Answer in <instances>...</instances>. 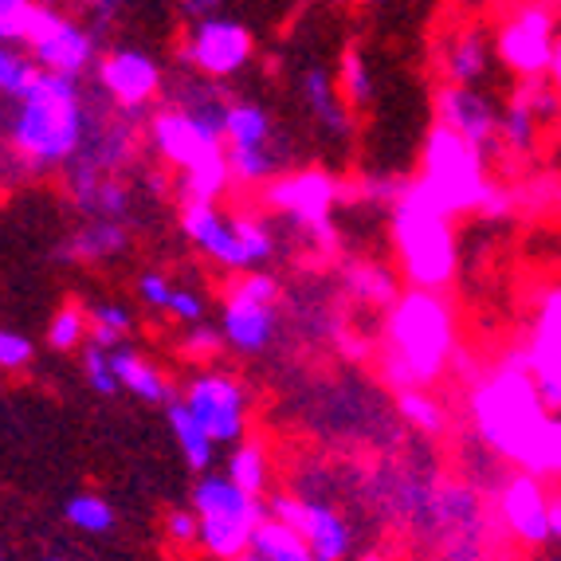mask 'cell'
<instances>
[{
  "label": "cell",
  "instance_id": "cell-1",
  "mask_svg": "<svg viewBox=\"0 0 561 561\" xmlns=\"http://www.w3.org/2000/svg\"><path fill=\"white\" fill-rule=\"evenodd\" d=\"M385 381L393 389H428L456 357V310L444 290L409 287L389 302Z\"/></svg>",
  "mask_w": 561,
  "mask_h": 561
},
{
  "label": "cell",
  "instance_id": "cell-2",
  "mask_svg": "<svg viewBox=\"0 0 561 561\" xmlns=\"http://www.w3.org/2000/svg\"><path fill=\"white\" fill-rule=\"evenodd\" d=\"M471 421L483 448L491 456L506 459V463H523L526 451L542 440V432L558 421V412H550L534 389L530 374H526L523 346L511 350L503 362L471 389Z\"/></svg>",
  "mask_w": 561,
  "mask_h": 561
},
{
  "label": "cell",
  "instance_id": "cell-3",
  "mask_svg": "<svg viewBox=\"0 0 561 561\" xmlns=\"http://www.w3.org/2000/svg\"><path fill=\"white\" fill-rule=\"evenodd\" d=\"M12 118V150L32 169H56L76 158L87 138L91 114H87L79 79L39 71L36 83L16 99Z\"/></svg>",
  "mask_w": 561,
  "mask_h": 561
},
{
  "label": "cell",
  "instance_id": "cell-4",
  "mask_svg": "<svg viewBox=\"0 0 561 561\" xmlns=\"http://www.w3.org/2000/svg\"><path fill=\"white\" fill-rule=\"evenodd\" d=\"M393 243L397 263L409 287L448 290L459 272V243L451 216L432 205L416 181H404L393 201Z\"/></svg>",
  "mask_w": 561,
  "mask_h": 561
},
{
  "label": "cell",
  "instance_id": "cell-5",
  "mask_svg": "<svg viewBox=\"0 0 561 561\" xmlns=\"http://www.w3.org/2000/svg\"><path fill=\"white\" fill-rule=\"evenodd\" d=\"M416 185L451 220L463 213H479L486 185H491L486 158L479 150H471L459 134L444 130V126H432L421 150V178H416Z\"/></svg>",
  "mask_w": 561,
  "mask_h": 561
},
{
  "label": "cell",
  "instance_id": "cell-6",
  "mask_svg": "<svg viewBox=\"0 0 561 561\" xmlns=\"http://www.w3.org/2000/svg\"><path fill=\"white\" fill-rule=\"evenodd\" d=\"M197 515V546L216 561H240L252 542V530L263 523V499L243 495L240 486L225 476H201L193 486V506Z\"/></svg>",
  "mask_w": 561,
  "mask_h": 561
},
{
  "label": "cell",
  "instance_id": "cell-7",
  "mask_svg": "<svg viewBox=\"0 0 561 561\" xmlns=\"http://www.w3.org/2000/svg\"><path fill=\"white\" fill-rule=\"evenodd\" d=\"M495 56L511 76L558 83L561 39L553 0H523L518 9L506 12L495 32Z\"/></svg>",
  "mask_w": 561,
  "mask_h": 561
},
{
  "label": "cell",
  "instance_id": "cell-8",
  "mask_svg": "<svg viewBox=\"0 0 561 561\" xmlns=\"http://www.w3.org/2000/svg\"><path fill=\"white\" fill-rule=\"evenodd\" d=\"M201 99H185L150 118V141L161 161L173 169H193L197 161L225 153V138H220V114L225 103H216L213 91L201 87Z\"/></svg>",
  "mask_w": 561,
  "mask_h": 561
},
{
  "label": "cell",
  "instance_id": "cell-9",
  "mask_svg": "<svg viewBox=\"0 0 561 561\" xmlns=\"http://www.w3.org/2000/svg\"><path fill=\"white\" fill-rule=\"evenodd\" d=\"M220 138H225L228 178L240 185H267L279 169L272 114L255 103H225L220 114Z\"/></svg>",
  "mask_w": 561,
  "mask_h": 561
},
{
  "label": "cell",
  "instance_id": "cell-10",
  "mask_svg": "<svg viewBox=\"0 0 561 561\" xmlns=\"http://www.w3.org/2000/svg\"><path fill=\"white\" fill-rule=\"evenodd\" d=\"M24 47H28V59L39 71H51V76H67V79H79L99 59V36L87 24L59 12L56 4H44V0L32 12V24L24 32Z\"/></svg>",
  "mask_w": 561,
  "mask_h": 561
},
{
  "label": "cell",
  "instance_id": "cell-11",
  "mask_svg": "<svg viewBox=\"0 0 561 561\" xmlns=\"http://www.w3.org/2000/svg\"><path fill=\"white\" fill-rule=\"evenodd\" d=\"M275 299H279V283L267 272H248L225 299V314H220V342L236 354H263L272 346L275 330H279V314H275Z\"/></svg>",
  "mask_w": 561,
  "mask_h": 561
},
{
  "label": "cell",
  "instance_id": "cell-12",
  "mask_svg": "<svg viewBox=\"0 0 561 561\" xmlns=\"http://www.w3.org/2000/svg\"><path fill=\"white\" fill-rule=\"evenodd\" d=\"M337 197H342V185L330 178L327 169H295V173H283L263 185V201L272 213H279L290 225L307 228L314 236V243H334V213Z\"/></svg>",
  "mask_w": 561,
  "mask_h": 561
},
{
  "label": "cell",
  "instance_id": "cell-13",
  "mask_svg": "<svg viewBox=\"0 0 561 561\" xmlns=\"http://www.w3.org/2000/svg\"><path fill=\"white\" fill-rule=\"evenodd\" d=\"M213 444H240L248 432V389L225 369H197L178 397Z\"/></svg>",
  "mask_w": 561,
  "mask_h": 561
},
{
  "label": "cell",
  "instance_id": "cell-14",
  "mask_svg": "<svg viewBox=\"0 0 561 561\" xmlns=\"http://www.w3.org/2000/svg\"><path fill=\"white\" fill-rule=\"evenodd\" d=\"M255 39L240 20L228 16H201L193 20L185 44H181V64L193 67L205 79H232L252 64Z\"/></svg>",
  "mask_w": 561,
  "mask_h": 561
},
{
  "label": "cell",
  "instance_id": "cell-15",
  "mask_svg": "<svg viewBox=\"0 0 561 561\" xmlns=\"http://www.w3.org/2000/svg\"><path fill=\"white\" fill-rule=\"evenodd\" d=\"M263 511L299 534L314 561H346L350 550H354V534H350V523L337 515L330 503H322V499L272 495L267 503H263Z\"/></svg>",
  "mask_w": 561,
  "mask_h": 561
},
{
  "label": "cell",
  "instance_id": "cell-16",
  "mask_svg": "<svg viewBox=\"0 0 561 561\" xmlns=\"http://www.w3.org/2000/svg\"><path fill=\"white\" fill-rule=\"evenodd\" d=\"M499 515H503L506 530L515 534L518 542L542 546L558 542L561 534V499L546 491L542 479L534 476H511L499 486Z\"/></svg>",
  "mask_w": 561,
  "mask_h": 561
},
{
  "label": "cell",
  "instance_id": "cell-17",
  "mask_svg": "<svg viewBox=\"0 0 561 561\" xmlns=\"http://www.w3.org/2000/svg\"><path fill=\"white\" fill-rule=\"evenodd\" d=\"M523 357H526V374H530L542 404L550 412H558L561 409V287L558 283H550L542 290V299H538Z\"/></svg>",
  "mask_w": 561,
  "mask_h": 561
},
{
  "label": "cell",
  "instance_id": "cell-18",
  "mask_svg": "<svg viewBox=\"0 0 561 561\" xmlns=\"http://www.w3.org/2000/svg\"><path fill=\"white\" fill-rule=\"evenodd\" d=\"M436 126L459 134L483 158L499 150V106L486 94H479L476 87L444 83L436 91Z\"/></svg>",
  "mask_w": 561,
  "mask_h": 561
},
{
  "label": "cell",
  "instance_id": "cell-19",
  "mask_svg": "<svg viewBox=\"0 0 561 561\" xmlns=\"http://www.w3.org/2000/svg\"><path fill=\"white\" fill-rule=\"evenodd\" d=\"M542 114L546 122L558 114V83L523 79L506 111H499V146L506 153H534L542 138Z\"/></svg>",
  "mask_w": 561,
  "mask_h": 561
},
{
  "label": "cell",
  "instance_id": "cell-20",
  "mask_svg": "<svg viewBox=\"0 0 561 561\" xmlns=\"http://www.w3.org/2000/svg\"><path fill=\"white\" fill-rule=\"evenodd\" d=\"M161 83H165L161 79V64L150 51H138V47H118V51L103 56V64H99V87L126 114L153 103L161 94Z\"/></svg>",
  "mask_w": 561,
  "mask_h": 561
},
{
  "label": "cell",
  "instance_id": "cell-21",
  "mask_svg": "<svg viewBox=\"0 0 561 561\" xmlns=\"http://www.w3.org/2000/svg\"><path fill=\"white\" fill-rule=\"evenodd\" d=\"M181 228H185L188 243L197 252H205L213 263H220L228 272H252V263H248V255L240 248V236H236L232 213H220V208L205 205V201H185Z\"/></svg>",
  "mask_w": 561,
  "mask_h": 561
},
{
  "label": "cell",
  "instance_id": "cell-22",
  "mask_svg": "<svg viewBox=\"0 0 561 561\" xmlns=\"http://www.w3.org/2000/svg\"><path fill=\"white\" fill-rule=\"evenodd\" d=\"M440 71L451 87H476L491 71V39L479 24H468L444 39Z\"/></svg>",
  "mask_w": 561,
  "mask_h": 561
},
{
  "label": "cell",
  "instance_id": "cell-23",
  "mask_svg": "<svg viewBox=\"0 0 561 561\" xmlns=\"http://www.w3.org/2000/svg\"><path fill=\"white\" fill-rule=\"evenodd\" d=\"M302 103H307L310 118L319 122V130L330 141H350L354 138V111L342 103L334 79L322 71V67H310L302 76Z\"/></svg>",
  "mask_w": 561,
  "mask_h": 561
},
{
  "label": "cell",
  "instance_id": "cell-24",
  "mask_svg": "<svg viewBox=\"0 0 561 561\" xmlns=\"http://www.w3.org/2000/svg\"><path fill=\"white\" fill-rule=\"evenodd\" d=\"M111 369H114L118 389H126V393L138 397V401H146V404L173 401V385H169L165 374H161L153 362H146L138 350H126V346L111 350Z\"/></svg>",
  "mask_w": 561,
  "mask_h": 561
},
{
  "label": "cell",
  "instance_id": "cell-25",
  "mask_svg": "<svg viewBox=\"0 0 561 561\" xmlns=\"http://www.w3.org/2000/svg\"><path fill=\"white\" fill-rule=\"evenodd\" d=\"M126 248H130V228L122 225V220H87V225L64 243V255L79 263H103V260L122 255Z\"/></svg>",
  "mask_w": 561,
  "mask_h": 561
},
{
  "label": "cell",
  "instance_id": "cell-26",
  "mask_svg": "<svg viewBox=\"0 0 561 561\" xmlns=\"http://www.w3.org/2000/svg\"><path fill=\"white\" fill-rule=\"evenodd\" d=\"M248 558L252 561H314L299 534L283 526L279 518L263 515V523L252 530V542H248Z\"/></svg>",
  "mask_w": 561,
  "mask_h": 561
},
{
  "label": "cell",
  "instance_id": "cell-27",
  "mask_svg": "<svg viewBox=\"0 0 561 561\" xmlns=\"http://www.w3.org/2000/svg\"><path fill=\"white\" fill-rule=\"evenodd\" d=\"M165 421H169V428H173V440H178L185 463L193 471H201V476H205V471L213 468V459H216V444L205 436V428H201V424L188 416V409L178 401V397L165 404Z\"/></svg>",
  "mask_w": 561,
  "mask_h": 561
},
{
  "label": "cell",
  "instance_id": "cell-28",
  "mask_svg": "<svg viewBox=\"0 0 561 561\" xmlns=\"http://www.w3.org/2000/svg\"><path fill=\"white\" fill-rule=\"evenodd\" d=\"M228 483H236L243 495L263 499L267 486H272V463H267V451L263 444H232V456H228Z\"/></svg>",
  "mask_w": 561,
  "mask_h": 561
},
{
  "label": "cell",
  "instance_id": "cell-29",
  "mask_svg": "<svg viewBox=\"0 0 561 561\" xmlns=\"http://www.w3.org/2000/svg\"><path fill=\"white\" fill-rule=\"evenodd\" d=\"M134 334V310L122 302H94L87 310V346L118 350Z\"/></svg>",
  "mask_w": 561,
  "mask_h": 561
},
{
  "label": "cell",
  "instance_id": "cell-30",
  "mask_svg": "<svg viewBox=\"0 0 561 561\" xmlns=\"http://www.w3.org/2000/svg\"><path fill=\"white\" fill-rule=\"evenodd\" d=\"M71 197L91 220H126L130 216V188L122 185L118 178H99L87 188H79V193H71Z\"/></svg>",
  "mask_w": 561,
  "mask_h": 561
},
{
  "label": "cell",
  "instance_id": "cell-31",
  "mask_svg": "<svg viewBox=\"0 0 561 561\" xmlns=\"http://www.w3.org/2000/svg\"><path fill=\"white\" fill-rule=\"evenodd\" d=\"M232 178H228V161L225 153H216V158L197 161L193 169L181 173V201H205V205H216V201L225 197Z\"/></svg>",
  "mask_w": 561,
  "mask_h": 561
},
{
  "label": "cell",
  "instance_id": "cell-32",
  "mask_svg": "<svg viewBox=\"0 0 561 561\" xmlns=\"http://www.w3.org/2000/svg\"><path fill=\"white\" fill-rule=\"evenodd\" d=\"M346 287L365 307H389L401 295L397 275L389 267H377V263H354V267H346Z\"/></svg>",
  "mask_w": 561,
  "mask_h": 561
},
{
  "label": "cell",
  "instance_id": "cell-33",
  "mask_svg": "<svg viewBox=\"0 0 561 561\" xmlns=\"http://www.w3.org/2000/svg\"><path fill=\"white\" fill-rule=\"evenodd\" d=\"M337 94H342V103L350 111H365V106L374 103V71L365 64L362 47H346L342 51V67H337Z\"/></svg>",
  "mask_w": 561,
  "mask_h": 561
},
{
  "label": "cell",
  "instance_id": "cell-34",
  "mask_svg": "<svg viewBox=\"0 0 561 561\" xmlns=\"http://www.w3.org/2000/svg\"><path fill=\"white\" fill-rule=\"evenodd\" d=\"M397 412L404 416V424H412L416 432H424V436H436V432H444V409L440 401L428 393V389H397Z\"/></svg>",
  "mask_w": 561,
  "mask_h": 561
},
{
  "label": "cell",
  "instance_id": "cell-35",
  "mask_svg": "<svg viewBox=\"0 0 561 561\" xmlns=\"http://www.w3.org/2000/svg\"><path fill=\"white\" fill-rule=\"evenodd\" d=\"M64 518L83 534H111L114 530V506L103 495H71L64 506Z\"/></svg>",
  "mask_w": 561,
  "mask_h": 561
},
{
  "label": "cell",
  "instance_id": "cell-36",
  "mask_svg": "<svg viewBox=\"0 0 561 561\" xmlns=\"http://www.w3.org/2000/svg\"><path fill=\"white\" fill-rule=\"evenodd\" d=\"M83 342H87V310L76 307V302H67L47 322V346L56 350V354H71Z\"/></svg>",
  "mask_w": 561,
  "mask_h": 561
},
{
  "label": "cell",
  "instance_id": "cell-37",
  "mask_svg": "<svg viewBox=\"0 0 561 561\" xmlns=\"http://www.w3.org/2000/svg\"><path fill=\"white\" fill-rule=\"evenodd\" d=\"M36 76L39 67L28 59V51H20L16 44H0V94L20 99V94L36 83Z\"/></svg>",
  "mask_w": 561,
  "mask_h": 561
},
{
  "label": "cell",
  "instance_id": "cell-38",
  "mask_svg": "<svg viewBox=\"0 0 561 561\" xmlns=\"http://www.w3.org/2000/svg\"><path fill=\"white\" fill-rule=\"evenodd\" d=\"M39 0H0V44H24Z\"/></svg>",
  "mask_w": 561,
  "mask_h": 561
},
{
  "label": "cell",
  "instance_id": "cell-39",
  "mask_svg": "<svg viewBox=\"0 0 561 561\" xmlns=\"http://www.w3.org/2000/svg\"><path fill=\"white\" fill-rule=\"evenodd\" d=\"M32 357H36V346H32L28 334H20V330H0V369H4V374L28 369Z\"/></svg>",
  "mask_w": 561,
  "mask_h": 561
},
{
  "label": "cell",
  "instance_id": "cell-40",
  "mask_svg": "<svg viewBox=\"0 0 561 561\" xmlns=\"http://www.w3.org/2000/svg\"><path fill=\"white\" fill-rule=\"evenodd\" d=\"M83 374H87V381H91L94 393H103V397L118 393V381H114V369H111V350L87 346V354H83Z\"/></svg>",
  "mask_w": 561,
  "mask_h": 561
},
{
  "label": "cell",
  "instance_id": "cell-41",
  "mask_svg": "<svg viewBox=\"0 0 561 561\" xmlns=\"http://www.w3.org/2000/svg\"><path fill=\"white\" fill-rule=\"evenodd\" d=\"M165 314H173V319L185 322V327H197V322H205L208 307H205V299H201L197 290H188V287H173V290H169Z\"/></svg>",
  "mask_w": 561,
  "mask_h": 561
},
{
  "label": "cell",
  "instance_id": "cell-42",
  "mask_svg": "<svg viewBox=\"0 0 561 561\" xmlns=\"http://www.w3.org/2000/svg\"><path fill=\"white\" fill-rule=\"evenodd\" d=\"M165 538L169 542H178V546H197V515L193 511H169L165 515Z\"/></svg>",
  "mask_w": 561,
  "mask_h": 561
},
{
  "label": "cell",
  "instance_id": "cell-43",
  "mask_svg": "<svg viewBox=\"0 0 561 561\" xmlns=\"http://www.w3.org/2000/svg\"><path fill=\"white\" fill-rule=\"evenodd\" d=\"M169 290H173V283H169L165 275H158V272H146L138 279V299L146 302L150 310H165Z\"/></svg>",
  "mask_w": 561,
  "mask_h": 561
},
{
  "label": "cell",
  "instance_id": "cell-44",
  "mask_svg": "<svg viewBox=\"0 0 561 561\" xmlns=\"http://www.w3.org/2000/svg\"><path fill=\"white\" fill-rule=\"evenodd\" d=\"M220 346H225V342H220V334H216L213 327H205V322L188 327V334H185V354H193V357H213Z\"/></svg>",
  "mask_w": 561,
  "mask_h": 561
},
{
  "label": "cell",
  "instance_id": "cell-45",
  "mask_svg": "<svg viewBox=\"0 0 561 561\" xmlns=\"http://www.w3.org/2000/svg\"><path fill=\"white\" fill-rule=\"evenodd\" d=\"M87 16H91V32H106L114 28V20L122 16L126 0H83Z\"/></svg>",
  "mask_w": 561,
  "mask_h": 561
},
{
  "label": "cell",
  "instance_id": "cell-46",
  "mask_svg": "<svg viewBox=\"0 0 561 561\" xmlns=\"http://www.w3.org/2000/svg\"><path fill=\"white\" fill-rule=\"evenodd\" d=\"M216 4H220V0H181V12H185L188 20H201V16H213Z\"/></svg>",
  "mask_w": 561,
  "mask_h": 561
},
{
  "label": "cell",
  "instance_id": "cell-47",
  "mask_svg": "<svg viewBox=\"0 0 561 561\" xmlns=\"http://www.w3.org/2000/svg\"><path fill=\"white\" fill-rule=\"evenodd\" d=\"M362 561H385V558H381V553H365Z\"/></svg>",
  "mask_w": 561,
  "mask_h": 561
},
{
  "label": "cell",
  "instance_id": "cell-48",
  "mask_svg": "<svg viewBox=\"0 0 561 561\" xmlns=\"http://www.w3.org/2000/svg\"><path fill=\"white\" fill-rule=\"evenodd\" d=\"M44 561H59V558H44Z\"/></svg>",
  "mask_w": 561,
  "mask_h": 561
},
{
  "label": "cell",
  "instance_id": "cell-49",
  "mask_svg": "<svg viewBox=\"0 0 561 561\" xmlns=\"http://www.w3.org/2000/svg\"><path fill=\"white\" fill-rule=\"evenodd\" d=\"M0 561H4V558H0Z\"/></svg>",
  "mask_w": 561,
  "mask_h": 561
}]
</instances>
